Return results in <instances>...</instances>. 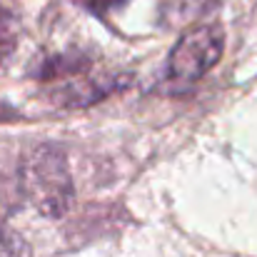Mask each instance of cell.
Segmentation results:
<instances>
[{"label": "cell", "instance_id": "cell-1", "mask_svg": "<svg viewBox=\"0 0 257 257\" xmlns=\"http://www.w3.org/2000/svg\"><path fill=\"white\" fill-rule=\"evenodd\" d=\"M222 55V33L217 28H197L172 48L168 73L175 80L192 83L202 78Z\"/></svg>", "mask_w": 257, "mask_h": 257}, {"label": "cell", "instance_id": "cell-3", "mask_svg": "<svg viewBox=\"0 0 257 257\" xmlns=\"http://www.w3.org/2000/svg\"><path fill=\"white\" fill-rule=\"evenodd\" d=\"M125 0H85V5L92 10V13H100V15H105V13H110L112 8H117V5H122Z\"/></svg>", "mask_w": 257, "mask_h": 257}, {"label": "cell", "instance_id": "cell-2", "mask_svg": "<svg viewBox=\"0 0 257 257\" xmlns=\"http://www.w3.org/2000/svg\"><path fill=\"white\" fill-rule=\"evenodd\" d=\"M18 45V28L15 20L10 18V13L5 8H0V70H5V65L10 63L13 53Z\"/></svg>", "mask_w": 257, "mask_h": 257}]
</instances>
